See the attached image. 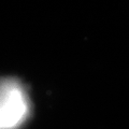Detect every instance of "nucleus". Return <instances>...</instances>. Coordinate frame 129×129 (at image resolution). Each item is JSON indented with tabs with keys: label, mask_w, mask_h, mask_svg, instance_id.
I'll return each mask as SVG.
<instances>
[{
	"label": "nucleus",
	"mask_w": 129,
	"mask_h": 129,
	"mask_svg": "<svg viewBox=\"0 0 129 129\" xmlns=\"http://www.w3.org/2000/svg\"><path fill=\"white\" fill-rule=\"evenodd\" d=\"M30 113L26 89L13 78L0 79V129H18Z\"/></svg>",
	"instance_id": "nucleus-1"
}]
</instances>
